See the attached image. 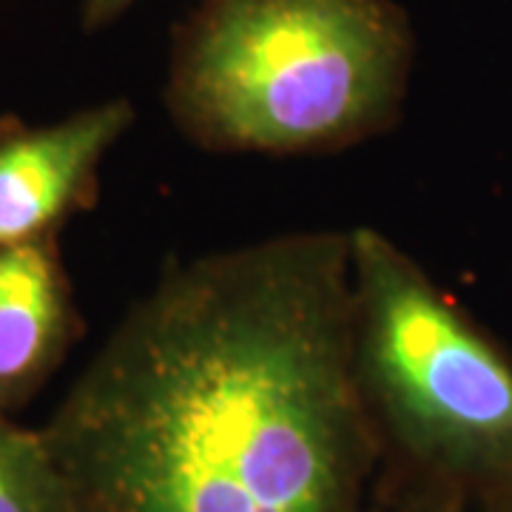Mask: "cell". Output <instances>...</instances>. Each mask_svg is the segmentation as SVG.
<instances>
[{"label":"cell","mask_w":512,"mask_h":512,"mask_svg":"<svg viewBox=\"0 0 512 512\" xmlns=\"http://www.w3.org/2000/svg\"><path fill=\"white\" fill-rule=\"evenodd\" d=\"M407 69L393 0H202L177 40L168 103L208 148L322 151L390 123Z\"/></svg>","instance_id":"2"},{"label":"cell","mask_w":512,"mask_h":512,"mask_svg":"<svg viewBox=\"0 0 512 512\" xmlns=\"http://www.w3.org/2000/svg\"><path fill=\"white\" fill-rule=\"evenodd\" d=\"M350 268L367 407L436 473L512 498L510 356L382 234H350Z\"/></svg>","instance_id":"3"},{"label":"cell","mask_w":512,"mask_h":512,"mask_svg":"<svg viewBox=\"0 0 512 512\" xmlns=\"http://www.w3.org/2000/svg\"><path fill=\"white\" fill-rule=\"evenodd\" d=\"M367 421L350 237L296 234L163 279L43 436L74 512H353Z\"/></svg>","instance_id":"1"},{"label":"cell","mask_w":512,"mask_h":512,"mask_svg":"<svg viewBox=\"0 0 512 512\" xmlns=\"http://www.w3.org/2000/svg\"><path fill=\"white\" fill-rule=\"evenodd\" d=\"M0 512H74L72 490L43 430H23L0 410Z\"/></svg>","instance_id":"6"},{"label":"cell","mask_w":512,"mask_h":512,"mask_svg":"<svg viewBox=\"0 0 512 512\" xmlns=\"http://www.w3.org/2000/svg\"><path fill=\"white\" fill-rule=\"evenodd\" d=\"M131 3L134 0H86L83 3V23H86L89 32H94V29L111 23L117 15H123Z\"/></svg>","instance_id":"7"},{"label":"cell","mask_w":512,"mask_h":512,"mask_svg":"<svg viewBox=\"0 0 512 512\" xmlns=\"http://www.w3.org/2000/svg\"><path fill=\"white\" fill-rule=\"evenodd\" d=\"M69 339V285L49 239L0 248V410L49 379Z\"/></svg>","instance_id":"5"},{"label":"cell","mask_w":512,"mask_h":512,"mask_svg":"<svg viewBox=\"0 0 512 512\" xmlns=\"http://www.w3.org/2000/svg\"><path fill=\"white\" fill-rule=\"evenodd\" d=\"M507 504H510V512H512V498H507Z\"/></svg>","instance_id":"8"},{"label":"cell","mask_w":512,"mask_h":512,"mask_svg":"<svg viewBox=\"0 0 512 512\" xmlns=\"http://www.w3.org/2000/svg\"><path fill=\"white\" fill-rule=\"evenodd\" d=\"M134 111L126 100L0 137V248L43 242L94 188L97 165Z\"/></svg>","instance_id":"4"}]
</instances>
